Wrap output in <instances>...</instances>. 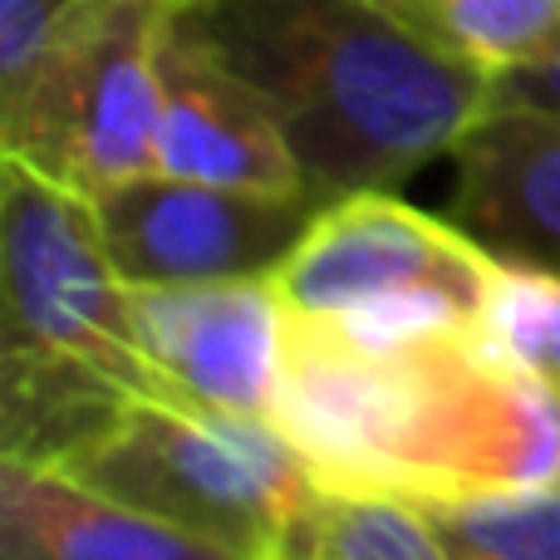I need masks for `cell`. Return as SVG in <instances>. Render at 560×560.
Returning <instances> with one entry per match:
<instances>
[{
	"label": "cell",
	"mask_w": 560,
	"mask_h": 560,
	"mask_svg": "<svg viewBox=\"0 0 560 560\" xmlns=\"http://www.w3.org/2000/svg\"><path fill=\"white\" fill-rule=\"evenodd\" d=\"M271 423L315 482L418 506L560 477V388L487 325L290 315Z\"/></svg>",
	"instance_id": "cell-1"
},
{
	"label": "cell",
	"mask_w": 560,
	"mask_h": 560,
	"mask_svg": "<svg viewBox=\"0 0 560 560\" xmlns=\"http://www.w3.org/2000/svg\"><path fill=\"white\" fill-rule=\"evenodd\" d=\"M271 104L319 207L398 192L492 108V79L457 65L374 0L173 5Z\"/></svg>",
	"instance_id": "cell-2"
},
{
	"label": "cell",
	"mask_w": 560,
	"mask_h": 560,
	"mask_svg": "<svg viewBox=\"0 0 560 560\" xmlns=\"http://www.w3.org/2000/svg\"><path fill=\"white\" fill-rule=\"evenodd\" d=\"M167 0H84L20 79L0 84V158L79 197L158 173Z\"/></svg>",
	"instance_id": "cell-3"
},
{
	"label": "cell",
	"mask_w": 560,
	"mask_h": 560,
	"mask_svg": "<svg viewBox=\"0 0 560 560\" xmlns=\"http://www.w3.org/2000/svg\"><path fill=\"white\" fill-rule=\"evenodd\" d=\"M148 516L256 560L315 492V472L266 418L128 404L65 467Z\"/></svg>",
	"instance_id": "cell-4"
},
{
	"label": "cell",
	"mask_w": 560,
	"mask_h": 560,
	"mask_svg": "<svg viewBox=\"0 0 560 560\" xmlns=\"http://www.w3.org/2000/svg\"><path fill=\"white\" fill-rule=\"evenodd\" d=\"M0 359L89 369L128 398L173 404L94 202L15 158H0Z\"/></svg>",
	"instance_id": "cell-5"
},
{
	"label": "cell",
	"mask_w": 560,
	"mask_h": 560,
	"mask_svg": "<svg viewBox=\"0 0 560 560\" xmlns=\"http://www.w3.org/2000/svg\"><path fill=\"white\" fill-rule=\"evenodd\" d=\"M506 266L453 217H428L394 192L319 207L271 276L290 315L359 325H487Z\"/></svg>",
	"instance_id": "cell-6"
},
{
	"label": "cell",
	"mask_w": 560,
	"mask_h": 560,
	"mask_svg": "<svg viewBox=\"0 0 560 560\" xmlns=\"http://www.w3.org/2000/svg\"><path fill=\"white\" fill-rule=\"evenodd\" d=\"M94 212L128 285H187L276 276L310 232L319 202L300 192H252L143 173L94 197Z\"/></svg>",
	"instance_id": "cell-7"
},
{
	"label": "cell",
	"mask_w": 560,
	"mask_h": 560,
	"mask_svg": "<svg viewBox=\"0 0 560 560\" xmlns=\"http://www.w3.org/2000/svg\"><path fill=\"white\" fill-rule=\"evenodd\" d=\"M133 329L173 404L271 423L290 335L271 276L133 285Z\"/></svg>",
	"instance_id": "cell-8"
},
{
	"label": "cell",
	"mask_w": 560,
	"mask_h": 560,
	"mask_svg": "<svg viewBox=\"0 0 560 560\" xmlns=\"http://www.w3.org/2000/svg\"><path fill=\"white\" fill-rule=\"evenodd\" d=\"M158 79H163L158 173L222 187H252V192L310 197L271 104L177 10L163 25Z\"/></svg>",
	"instance_id": "cell-9"
},
{
	"label": "cell",
	"mask_w": 560,
	"mask_h": 560,
	"mask_svg": "<svg viewBox=\"0 0 560 560\" xmlns=\"http://www.w3.org/2000/svg\"><path fill=\"white\" fill-rule=\"evenodd\" d=\"M453 163L447 217L502 266L560 271V114L492 104Z\"/></svg>",
	"instance_id": "cell-10"
},
{
	"label": "cell",
	"mask_w": 560,
	"mask_h": 560,
	"mask_svg": "<svg viewBox=\"0 0 560 560\" xmlns=\"http://www.w3.org/2000/svg\"><path fill=\"white\" fill-rule=\"evenodd\" d=\"M0 560H246L55 467L0 457Z\"/></svg>",
	"instance_id": "cell-11"
},
{
	"label": "cell",
	"mask_w": 560,
	"mask_h": 560,
	"mask_svg": "<svg viewBox=\"0 0 560 560\" xmlns=\"http://www.w3.org/2000/svg\"><path fill=\"white\" fill-rule=\"evenodd\" d=\"M256 560H453L418 502L315 482Z\"/></svg>",
	"instance_id": "cell-12"
},
{
	"label": "cell",
	"mask_w": 560,
	"mask_h": 560,
	"mask_svg": "<svg viewBox=\"0 0 560 560\" xmlns=\"http://www.w3.org/2000/svg\"><path fill=\"white\" fill-rule=\"evenodd\" d=\"M457 65L502 79L560 49V0H374Z\"/></svg>",
	"instance_id": "cell-13"
},
{
	"label": "cell",
	"mask_w": 560,
	"mask_h": 560,
	"mask_svg": "<svg viewBox=\"0 0 560 560\" xmlns=\"http://www.w3.org/2000/svg\"><path fill=\"white\" fill-rule=\"evenodd\" d=\"M453 560H560V477L423 506Z\"/></svg>",
	"instance_id": "cell-14"
},
{
	"label": "cell",
	"mask_w": 560,
	"mask_h": 560,
	"mask_svg": "<svg viewBox=\"0 0 560 560\" xmlns=\"http://www.w3.org/2000/svg\"><path fill=\"white\" fill-rule=\"evenodd\" d=\"M487 329L522 359L532 374L560 388V271H526L506 266L497 285Z\"/></svg>",
	"instance_id": "cell-15"
},
{
	"label": "cell",
	"mask_w": 560,
	"mask_h": 560,
	"mask_svg": "<svg viewBox=\"0 0 560 560\" xmlns=\"http://www.w3.org/2000/svg\"><path fill=\"white\" fill-rule=\"evenodd\" d=\"M84 0H0V84L20 79Z\"/></svg>",
	"instance_id": "cell-16"
},
{
	"label": "cell",
	"mask_w": 560,
	"mask_h": 560,
	"mask_svg": "<svg viewBox=\"0 0 560 560\" xmlns=\"http://www.w3.org/2000/svg\"><path fill=\"white\" fill-rule=\"evenodd\" d=\"M492 104H522V108H546L560 114V49L526 69L492 79Z\"/></svg>",
	"instance_id": "cell-17"
},
{
	"label": "cell",
	"mask_w": 560,
	"mask_h": 560,
	"mask_svg": "<svg viewBox=\"0 0 560 560\" xmlns=\"http://www.w3.org/2000/svg\"><path fill=\"white\" fill-rule=\"evenodd\" d=\"M167 5H202V0H167Z\"/></svg>",
	"instance_id": "cell-18"
}]
</instances>
